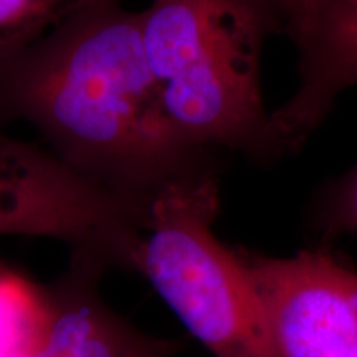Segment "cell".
Wrapping results in <instances>:
<instances>
[{"instance_id":"2","label":"cell","mask_w":357,"mask_h":357,"mask_svg":"<svg viewBox=\"0 0 357 357\" xmlns=\"http://www.w3.org/2000/svg\"><path fill=\"white\" fill-rule=\"evenodd\" d=\"M281 22L266 0H151L147 63L172 126L192 147L257 160L284 154L261 91V53Z\"/></svg>"},{"instance_id":"5","label":"cell","mask_w":357,"mask_h":357,"mask_svg":"<svg viewBox=\"0 0 357 357\" xmlns=\"http://www.w3.org/2000/svg\"><path fill=\"white\" fill-rule=\"evenodd\" d=\"M242 255L281 357H357V271L326 250Z\"/></svg>"},{"instance_id":"12","label":"cell","mask_w":357,"mask_h":357,"mask_svg":"<svg viewBox=\"0 0 357 357\" xmlns=\"http://www.w3.org/2000/svg\"><path fill=\"white\" fill-rule=\"evenodd\" d=\"M171 346L167 342H160V341H151L149 346L146 347L144 351L141 352L139 357H171Z\"/></svg>"},{"instance_id":"13","label":"cell","mask_w":357,"mask_h":357,"mask_svg":"<svg viewBox=\"0 0 357 357\" xmlns=\"http://www.w3.org/2000/svg\"><path fill=\"white\" fill-rule=\"evenodd\" d=\"M17 357H42V351H38V352H32V354H24V356H17Z\"/></svg>"},{"instance_id":"7","label":"cell","mask_w":357,"mask_h":357,"mask_svg":"<svg viewBox=\"0 0 357 357\" xmlns=\"http://www.w3.org/2000/svg\"><path fill=\"white\" fill-rule=\"evenodd\" d=\"M106 266L75 253L68 275L50 289L52 316L42 357H139L153 341L111 312L96 283Z\"/></svg>"},{"instance_id":"11","label":"cell","mask_w":357,"mask_h":357,"mask_svg":"<svg viewBox=\"0 0 357 357\" xmlns=\"http://www.w3.org/2000/svg\"><path fill=\"white\" fill-rule=\"evenodd\" d=\"M266 2L278 15L281 29L287 30L289 37H291L305 22L316 0H266Z\"/></svg>"},{"instance_id":"3","label":"cell","mask_w":357,"mask_h":357,"mask_svg":"<svg viewBox=\"0 0 357 357\" xmlns=\"http://www.w3.org/2000/svg\"><path fill=\"white\" fill-rule=\"evenodd\" d=\"M218 205L212 169L155 192L137 271L215 357H281L242 252L213 231Z\"/></svg>"},{"instance_id":"8","label":"cell","mask_w":357,"mask_h":357,"mask_svg":"<svg viewBox=\"0 0 357 357\" xmlns=\"http://www.w3.org/2000/svg\"><path fill=\"white\" fill-rule=\"evenodd\" d=\"M50 316V289L0 263V357L42 351Z\"/></svg>"},{"instance_id":"1","label":"cell","mask_w":357,"mask_h":357,"mask_svg":"<svg viewBox=\"0 0 357 357\" xmlns=\"http://www.w3.org/2000/svg\"><path fill=\"white\" fill-rule=\"evenodd\" d=\"M0 119L37 129L75 171L151 202L211 169L176 131L141 37V10L101 0L35 42L0 55Z\"/></svg>"},{"instance_id":"4","label":"cell","mask_w":357,"mask_h":357,"mask_svg":"<svg viewBox=\"0 0 357 357\" xmlns=\"http://www.w3.org/2000/svg\"><path fill=\"white\" fill-rule=\"evenodd\" d=\"M0 119V235L48 236L106 268L137 271L149 202L12 137Z\"/></svg>"},{"instance_id":"10","label":"cell","mask_w":357,"mask_h":357,"mask_svg":"<svg viewBox=\"0 0 357 357\" xmlns=\"http://www.w3.org/2000/svg\"><path fill=\"white\" fill-rule=\"evenodd\" d=\"M323 217L333 230L357 235V166L329 185L323 195Z\"/></svg>"},{"instance_id":"6","label":"cell","mask_w":357,"mask_h":357,"mask_svg":"<svg viewBox=\"0 0 357 357\" xmlns=\"http://www.w3.org/2000/svg\"><path fill=\"white\" fill-rule=\"evenodd\" d=\"M291 40L300 55V84L271 113L284 154L300 147L342 93L357 86V0H316Z\"/></svg>"},{"instance_id":"9","label":"cell","mask_w":357,"mask_h":357,"mask_svg":"<svg viewBox=\"0 0 357 357\" xmlns=\"http://www.w3.org/2000/svg\"><path fill=\"white\" fill-rule=\"evenodd\" d=\"M101 0H0V55L35 42Z\"/></svg>"}]
</instances>
